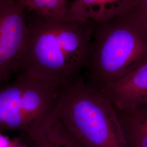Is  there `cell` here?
<instances>
[{"instance_id":"obj_1","label":"cell","mask_w":147,"mask_h":147,"mask_svg":"<svg viewBox=\"0 0 147 147\" xmlns=\"http://www.w3.org/2000/svg\"><path fill=\"white\" fill-rule=\"evenodd\" d=\"M28 36L14 76L67 84L89 65L92 25L27 13Z\"/></svg>"},{"instance_id":"obj_2","label":"cell","mask_w":147,"mask_h":147,"mask_svg":"<svg viewBox=\"0 0 147 147\" xmlns=\"http://www.w3.org/2000/svg\"><path fill=\"white\" fill-rule=\"evenodd\" d=\"M147 62V28L133 11L92 25L86 80L98 89L120 81Z\"/></svg>"},{"instance_id":"obj_3","label":"cell","mask_w":147,"mask_h":147,"mask_svg":"<svg viewBox=\"0 0 147 147\" xmlns=\"http://www.w3.org/2000/svg\"><path fill=\"white\" fill-rule=\"evenodd\" d=\"M58 119L86 147H128L113 104L84 75L65 86Z\"/></svg>"},{"instance_id":"obj_4","label":"cell","mask_w":147,"mask_h":147,"mask_svg":"<svg viewBox=\"0 0 147 147\" xmlns=\"http://www.w3.org/2000/svg\"><path fill=\"white\" fill-rule=\"evenodd\" d=\"M67 84L18 75L0 86V132L16 131L30 136L58 117Z\"/></svg>"},{"instance_id":"obj_5","label":"cell","mask_w":147,"mask_h":147,"mask_svg":"<svg viewBox=\"0 0 147 147\" xmlns=\"http://www.w3.org/2000/svg\"><path fill=\"white\" fill-rule=\"evenodd\" d=\"M28 32L26 11L20 0H0V86L14 77Z\"/></svg>"},{"instance_id":"obj_6","label":"cell","mask_w":147,"mask_h":147,"mask_svg":"<svg viewBox=\"0 0 147 147\" xmlns=\"http://www.w3.org/2000/svg\"><path fill=\"white\" fill-rule=\"evenodd\" d=\"M134 0H73L67 19L92 25L104 24L133 10Z\"/></svg>"},{"instance_id":"obj_7","label":"cell","mask_w":147,"mask_h":147,"mask_svg":"<svg viewBox=\"0 0 147 147\" xmlns=\"http://www.w3.org/2000/svg\"><path fill=\"white\" fill-rule=\"evenodd\" d=\"M119 109L147 104V62L115 83L100 90Z\"/></svg>"},{"instance_id":"obj_8","label":"cell","mask_w":147,"mask_h":147,"mask_svg":"<svg viewBox=\"0 0 147 147\" xmlns=\"http://www.w3.org/2000/svg\"><path fill=\"white\" fill-rule=\"evenodd\" d=\"M114 108L128 147H147V104L125 109Z\"/></svg>"},{"instance_id":"obj_9","label":"cell","mask_w":147,"mask_h":147,"mask_svg":"<svg viewBox=\"0 0 147 147\" xmlns=\"http://www.w3.org/2000/svg\"><path fill=\"white\" fill-rule=\"evenodd\" d=\"M25 147H86L74 137L58 117L48 126L31 136L21 134Z\"/></svg>"},{"instance_id":"obj_10","label":"cell","mask_w":147,"mask_h":147,"mask_svg":"<svg viewBox=\"0 0 147 147\" xmlns=\"http://www.w3.org/2000/svg\"><path fill=\"white\" fill-rule=\"evenodd\" d=\"M26 13L46 19L65 18L68 0H20Z\"/></svg>"},{"instance_id":"obj_11","label":"cell","mask_w":147,"mask_h":147,"mask_svg":"<svg viewBox=\"0 0 147 147\" xmlns=\"http://www.w3.org/2000/svg\"><path fill=\"white\" fill-rule=\"evenodd\" d=\"M132 11L147 28V0H134Z\"/></svg>"},{"instance_id":"obj_12","label":"cell","mask_w":147,"mask_h":147,"mask_svg":"<svg viewBox=\"0 0 147 147\" xmlns=\"http://www.w3.org/2000/svg\"><path fill=\"white\" fill-rule=\"evenodd\" d=\"M0 147H25V146L20 138L13 140L5 136L2 135V133L0 132Z\"/></svg>"}]
</instances>
